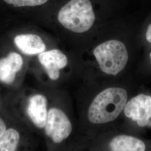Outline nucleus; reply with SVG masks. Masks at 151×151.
<instances>
[{
	"instance_id": "obj_1",
	"label": "nucleus",
	"mask_w": 151,
	"mask_h": 151,
	"mask_svg": "<svg viewBox=\"0 0 151 151\" xmlns=\"http://www.w3.org/2000/svg\"><path fill=\"white\" fill-rule=\"evenodd\" d=\"M127 91L120 87L108 88L99 93L88 109V118L93 124H103L116 119L127 104Z\"/></svg>"
},
{
	"instance_id": "obj_2",
	"label": "nucleus",
	"mask_w": 151,
	"mask_h": 151,
	"mask_svg": "<svg viewBox=\"0 0 151 151\" xmlns=\"http://www.w3.org/2000/svg\"><path fill=\"white\" fill-rule=\"evenodd\" d=\"M60 23L72 32L82 33L92 27L95 15L90 0H70L60 10Z\"/></svg>"
},
{
	"instance_id": "obj_3",
	"label": "nucleus",
	"mask_w": 151,
	"mask_h": 151,
	"mask_svg": "<svg viewBox=\"0 0 151 151\" xmlns=\"http://www.w3.org/2000/svg\"><path fill=\"white\" fill-rule=\"evenodd\" d=\"M101 70L108 75H118L125 68L128 53L125 45L116 40H110L97 46L93 52Z\"/></svg>"
},
{
	"instance_id": "obj_4",
	"label": "nucleus",
	"mask_w": 151,
	"mask_h": 151,
	"mask_svg": "<svg viewBox=\"0 0 151 151\" xmlns=\"http://www.w3.org/2000/svg\"><path fill=\"white\" fill-rule=\"evenodd\" d=\"M45 132L55 143L66 139L72 132V124L65 114L57 108L49 110L47 115Z\"/></svg>"
},
{
	"instance_id": "obj_5",
	"label": "nucleus",
	"mask_w": 151,
	"mask_h": 151,
	"mask_svg": "<svg viewBox=\"0 0 151 151\" xmlns=\"http://www.w3.org/2000/svg\"><path fill=\"white\" fill-rule=\"evenodd\" d=\"M124 110L128 118L137 122L139 126L145 127L151 118V96L139 94L127 103Z\"/></svg>"
},
{
	"instance_id": "obj_6",
	"label": "nucleus",
	"mask_w": 151,
	"mask_h": 151,
	"mask_svg": "<svg viewBox=\"0 0 151 151\" xmlns=\"http://www.w3.org/2000/svg\"><path fill=\"white\" fill-rule=\"evenodd\" d=\"M38 58L52 80L58 79L60 70L65 68L68 63L67 57L57 49L43 52L39 54Z\"/></svg>"
},
{
	"instance_id": "obj_7",
	"label": "nucleus",
	"mask_w": 151,
	"mask_h": 151,
	"mask_svg": "<svg viewBox=\"0 0 151 151\" xmlns=\"http://www.w3.org/2000/svg\"><path fill=\"white\" fill-rule=\"evenodd\" d=\"M23 60L22 56L11 52L0 60V81L6 84H11L15 78L16 73L22 69Z\"/></svg>"
},
{
	"instance_id": "obj_8",
	"label": "nucleus",
	"mask_w": 151,
	"mask_h": 151,
	"mask_svg": "<svg viewBox=\"0 0 151 151\" xmlns=\"http://www.w3.org/2000/svg\"><path fill=\"white\" fill-rule=\"evenodd\" d=\"M47 100L40 94L30 97L27 104V113L34 124L40 128L45 127L47 118Z\"/></svg>"
},
{
	"instance_id": "obj_9",
	"label": "nucleus",
	"mask_w": 151,
	"mask_h": 151,
	"mask_svg": "<svg viewBox=\"0 0 151 151\" xmlns=\"http://www.w3.org/2000/svg\"><path fill=\"white\" fill-rule=\"evenodd\" d=\"M14 43L18 49L27 55H35L45 50V45L40 37L35 34H22L16 36Z\"/></svg>"
},
{
	"instance_id": "obj_10",
	"label": "nucleus",
	"mask_w": 151,
	"mask_h": 151,
	"mask_svg": "<svg viewBox=\"0 0 151 151\" xmlns=\"http://www.w3.org/2000/svg\"><path fill=\"white\" fill-rule=\"evenodd\" d=\"M111 151H145L146 145L134 137L121 135L114 137L109 144Z\"/></svg>"
},
{
	"instance_id": "obj_11",
	"label": "nucleus",
	"mask_w": 151,
	"mask_h": 151,
	"mask_svg": "<svg viewBox=\"0 0 151 151\" xmlns=\"http://www.w3.org/2000/svg\"><path fill=\"white\" fill-rule=\"evenodd\" d=\"M20 140L19 132L14 129L6 130L0 137V151H16Z\"/></svg>"
},
{
	"instance_id": "obj_12",
	"label": "nucleus",
	"mask_w": 151,
	"mask_h": 151,
	"mask_svg": "<svg viewBox=\"0 0 151 151\" xmlns=\"http://www.w3.org/2000/svg\"><path fill=\"white\" fill-rule=\"evenodd\" d=\"M8 4L12 5L14 7L36 6L42 5L46 3L48 0H4Z\"/></svg>"
},
{
	"instance_id": "obj_13",
	"label": "nucleus",
	"mask_w": 151,
	"mask_h": 151,
	"mask_svg": "<svg viewBox=\"0 0 151 151\" xmlns=\"http://www.w3.org/2000/svg\"><path fill=\"white\" fill-rule=\"evenodd\" d=\"M6 130V125L3 120L0 118V137L2 135Z\"/></svg>"
},
{
	"instance_id": "obj_14",
	"label": "nucleus",
	"mask_w": 151,
	"mask_h": 151,
	"mask_svg": "<svg viewBox=\"0 0 151 151\" xmlns=\"http://www.w3.org/2000/svg\"><path fill=\"white\" fill-rule=\"evenodd\" d=\"M146 39L148 42L151 43V24L148 27L146 34Z\"/></svg>"
},
{
	"instance_id": "obj_15",
	"label": "nucleus",
	"mask_w": 151,
	"mask_h": 151,
	"mask_svg": "<svg viewBox=\"0 0 151 151\" xmlns=\"http://www.w3.org/2000/svg\"><path fill=\"white\" fill-rule=\"evenodd\" d=\"M150 58H151V54H150Z\"/></svg>"
}]
</instances>
